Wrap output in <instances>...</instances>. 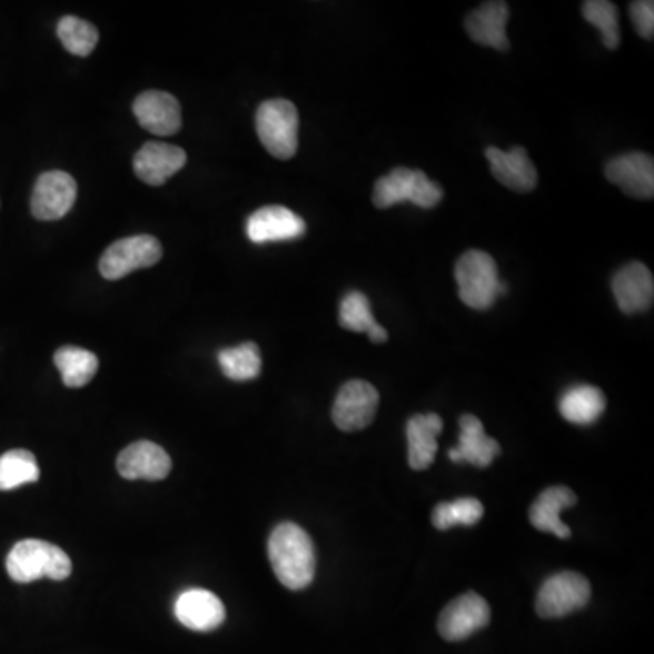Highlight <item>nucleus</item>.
I'll return each instance as SVG.
<instances>
[{
    "label": "nucleus",
    "mask_w": 654,
    "mask_h": 654,
    "mask_svg": "<svg viewBox=\"0 0 654 654\" xmlns=\"http://www.w3.org/2000/svg\"><path fill=\"white\" fill-rule=\"evenodd\" d=\"M269 562L278 582L288 589H306L315 578V545L303 527L284 522L272 529L268 542Z\"/></svg>",
    "instance_id": "f257e3e1"
},
{
    "label": "nucleus",
    "mask_w": 654,
    "mask_h": 654,
    "mask_svg": "<svg viewBox=\"0 0 654 654\" xmlns=\"http://www.w3.org/2000/svg\"><path fill=\"white\" fill-rule=\"evenodd\" d=\"M11 581L31 584L40 578L66 581L71 575L70 556L54 544L44 541H22L13 545L6 558Z\"/></svg>",
    "instance_id": "f03ea898"
},
{
    "label": "nucleus",
    "mask_w": 654,
    "mask_h": 654,
    "mask_svg": "<svg viewBox=\"0 0 654 654\" xmlns=\"http://www.w3.org/2000/svg\"><path fill=\"white\" fill-rule=\"evenodd\" d=\"M455 278L462 303L476 311H486L496 298L507 293V284L498 277L495 258L478 249L466 251L458 258Z\"/></svg>",
    "instance_id": "7ed1b4c3"
},
{
    "label": "nucleus",
    "mask_w": 654,
    "mask_h": 654,
    "mask_svg": "<svg viewBox=\"0 0 654 654\" xmlns=\"http://www.w3.org/2000/svg\"><path fill=\"white\" fill-rule=\"evenodd\" d=\"M444 191L435 180L429 179L418 169H393L392 174L382 177L373 189V204L378 209H387L400 202H413L418 208L432 209L440 204Z\"/></svg>",
    "instance_id": "20e7f679"
},
{
    "label": "nucleus",
    "mask_w": 654,
    "mask_h": 654,
    "mask_svg": "<svg viewBox=\"0 0 654 654\" xmlns=\"http://www.w3.org/2000/svg\"><path fill=\"white\" fill-rule=\"evenodd\" d=\"M255 125L258 139L275 159L295 157L298 149V111L293 102L286 99L266 100L258 106Z\"/></svg>",
    "instance_id": "39448f33"
},
{
    "label": "nucleus",
    "mask_w": 654,
    "mask_h": 654,
    "mask_svg": "<svg viewBox=\"0 0 654 654\" xmlns=\"http://www.w3.org/2000/svg\"><path fill=\"white\" fill-rule=\"evenodd\" d=\"M162 258V246L151 235L120 238L100 257V275L106 280H119L137 269L151 268Z\"/></svg>",
    "instance_id": "423d86ee"
},
{
    "label": "nucleus",
    "mask_w": 654,
    "mask_h": 654,
    "mask_svg": "<svg viewBox=\"0 0 654 654\" xmlns=\"http://www.w3.org/2000/svg\"><path fill=\"white\" fill-rule=\"evenodd\" d=\"M591 598V584L578 573H558L542 584L536 596V613L542 618H562L582 610Z\"/></svg>",
    "instance_id": "0eeeda50"
},
{
    "label": "nucleus",
    "mask_w": 654,
    "mask_h": 654,
    "mask_svg": "<svg viewBox=\"0 0 654 654\" xmlns=\"http://www.w3.org/2000/svg\"><path fill=\"white\" fill-rule=\"evenodd\" d=\"M378 402L380 395L369 382H346L333 404V422L343 432H360L375 420Z\"/></svg>",
    "instance_id": "6e6552de"
},
{
    "label": "nucleus",
    "mask_w": 654,
    "mask_h": 654,
    "mask_svg": "<svg viewBox=\"0 0 654 654\" xmlns=\"http://www.w3.org/2000/svg\"><path fill=\"white\" fill-rule=\"evenodd\" d=\"M489 620L490 610L486 600L476 593H466L444 607L438 618V633L447 642H460L484 630Z\"/></svg>",
    "instance_id": "1a4fd4ad"
},
{
    "label": "nucleus",
    "mask_w": 654,
    "mask_h": 654,
    "mask_svg": "<svg viewBox=\"0 0 654 654\" xmlns=\"http://www.w3.org/2000/svg\"><path fill=\"white\" fill-rule=\"evenodd\" d=\"M77 200V182L66 171H46L37 179L31 195V214L39 220L66 217Z\"/></svg>",
    "instance_id": "9d476101"
},
{
    "label": "nucleus",
    "mask_w": 654,
    "mask_h": 654,
    "mask_svg": "<svg viewBox=\"0 0 654 654\" xmlns=\"http://www.w3.org/2000/svg\"><path fill=\"white\" fill-rule=\"evenodd\" d=\"M605 177L633 199H653L654 160L650 155L640 151L620 155L605 166Z\"/></svg>",
    "instance_id": "9b49d317"
},
{
    "label": "nucleus",
    "mask_w": 654,
    "mask_h": 654,
    "mask_svg": "<svg viewBox=\"0 0 654 654\" xmlns=\"http://www.w3.org/2000/svg\"><path fill=\"white\" fill-rule=\"evenodd\" d=\"M246 234L254 244L286 242L303 237L306 222L284 206H266L248 218Z\"/></svg>",
    "instance_id": "f8f14e48"
},
{
    "label": "nucleus",
    "mask_w": 654,
    "mask_h": 654,
    "mask_svg": "<svg viewBox=\"0 0 654 654\" xmlns=\"http://www.w3.org/2000/svg\"><path fill=\"white\" fill-rule=\"evenodd\" d=\"M611 288L618 308L625 315H635L653 306L654 278L645 264H625L624 268L615 272Z\"/></svg>",
    "instance_id": "ddd939ff"
},
{
    "label": "nucleus",
    "mask_w": 654,
    "mask_h": 654,
    "mask_svg": "<svg viewBox=\"0 0 654 654\" xmlns=\"http://www.w3.org/2000/svg\"><path fill=\"white\" fill-rule=\"evenodd\" d=\"M133 113L139 125L149 133L169 137L182 128L179 100L166 91H145L133 102Z\"/></svg>",
    "instance_id": "4468645a"
},
{
    "label": "nucleus",
    "mask_w": 654,
    "mask_h": 654,
    "mask_svg": "<svg viewBox=\"0 0 654 654\" xmlns=\"http://www.w3.org/2000/svg\"><path fill=\"white\" fill-rule=\"evenodd\" d=\"M117 469L126 480H164L171 472V458L153 442H135L120 453Z\"/></svg>",
    "instance_id": "2eb2a0df"
},
{
    "label": "nucleus",
    "mask_w": 654,
    "mask_h": 654,
    "mask_svg": "<svg viewBox=\"0 0 654 654\" xmlns=\"http://www.w3.org/2000/svg\"><path fill=\"white\" fill-rule=\"evenodd\" d=\"M175 616L184 627L208 633L224 624L226 607L211 591L188 589L175 602Z\"/></svg>",
    "instance_id": "dca6fc26"
},
{
    "label": "nucleus",
    "mask_w": 654,
    "mask_h": 654,
    "mask_svg": "<svg viewBox=\"0 0 654 654\" xmlns=\"http://www.w3.org/2000/svg\"><path fill=\"white\" fill-rule=\"evenodd\" d=\"M186 151L166 142H148L133 159L135 175L148 186H162L186 166Z\"/></svg>",
    "instance_id": "f3484780"
},
{
    "label": "nucleus",
    "mask_w": 654,
    "mask_h": 654,
    "mask_svg": "<svg viewBox=\"0 0 654 654\" xmlns=\"http://www.w3.org/2000/svg\"><path fill=\"white\" fill-rule=\"evenodd\" d=\"M486 159L489 160L490 171L495 175L498 182L504 184L506 188L527 194L531 189L536 188L538 184V174L535 166L527 157L524 148H513L511 151H502L498 148L486 149Z\"/></svg>",
    "instance_id": "a211bd4d"
},
{
    "label": "nucleus",
    "mask_w": 654,
    "mask_h": 654,
    "mask_svg": "<svg viewBox=\"0 0 654 654\" xmlns=\"http://www.w3.org/2000/svg\"><path fill=\"white\" fill-rule=\"evenodd\" d=\"M509 20V6L502 0L484 2L476 8L466 19L467 36L473 42L482 46H489L498 51L509 50L506 26Z\"/></svg>",
    "instance_id": "6ab92c4d"
},
{
    "label": "nucleus",
    "mask_w": 654,
    "mask_h": 654,
    "mask_svg": "<svg viewBox=\"0 0 654 654\" xmlns=\"http://www.w3.org/2000/svg\"><path fill=\"white\" fill-rule=\"evenodd\" d=\"M496 455H501L498 442L484 433V426L478 418L464 415L460 418V442L458 447L449 452V460L455 464L467 462L472 466L487 467L493 464Z\"/></svg>",
    "instance_id": "aec40b11"
},
{
    "label": "nucleus",
    "mask_w": 654,
    "mask_h": 654,
    "mask_svg": "<svg viewBox=\"0 0 654 654\" xmlns=\"http://www.w3.org/2000/svg\"><path fill=\"white\" fill-rule=\"evenodd\" d=\"M576 504V495L569 487L553 486L536 498L529 509V521L542 533H553L558 538H569L571 529L562 522V511Z\"/></svg>",
    "instance_id": "412c9836"
},
{
    "label": "nucleus",
    "mask_w": 654,
    "mask_h": 654,
    "mask_svg": "<svg viewBox=\"0 0 654 654\" xmlns=\"http://www.w3.org/2000/svg\"><path fill=\"white\" fill-rule=\"evenodd\" d=\"M444 429L442 418L436 413L429 415H415L407 422V452H409V466L417 472H424L435 462L438 452V435Z\"/></svg>",
    "instance_id": "4be33fe9"
},
{
    "label": "nucleus",
    "mask_w": 654,
    "mask_h": 654,
    "mask_svg": "<svg viewBox=\"0 0 654 654\" xmlns=\"http://www.w3.org/2000/svg\"><path fill=\"white\" fill-rule=\"evenodd\" d=\"M562 417L576 426H589L602 417L605 412V395L598 387L573 386L562 395L558 402Z\"/></svg>",
    "instance_id": "5701e85b"
},
{
    "label": "nucleus",
    "mask_w": 654,
    "mask_h": 654,
    "mask_svg": "<svg viewBox=\"0 0 654 654\" xmlns=\"http://www.w3.org/2000/svg\"><path fill=\"white\" fill-rule=\"evenodd\" d=\"M338 323L347 331L366 333L373 343L380 344L387 340V331L373 317L371 304L363 291H349L344 295Z\"/></svg>",
    "instance_id": "b1692460"
},
{
    "label": "nucleus",
    "mask_w": 654,
    "mask_h": 654,
    "mask_svg": "<svg viewBox=\"0 0 654 654\" xmlns=\"http://www.w3.org/2000/svg\"><path fill=\"white\" fill-rule=\"evenodd\" d=\"M53 360L62 382L73 389L90 384L99 371L97 355L82 347L62 346L54 353Z\"/></svg>",
    "instance_id": "393cba45"
},
{
    "label": "nucleus",
    "mask_w": 654,
    "mask_h": 654,
    "mask_svg": "<svg viewBox=\"0 0 654 654\" xmlns=\"http://www.w3.org/2000/svg\"><path fill=\"white\" fill-rule=\"evenodd\" d=\"M218 364L229 380L248 382L260 375L262 357L257 344L246 343L218 353Z\"/></svg>",
    "instance_id": "a878e982"
},
{
    "label": "nucleus",
    "mask_w": 654,
    "mask_h": 654,
    "mask_svg": "<svg viewBox=\"0 0 654 654\" xmlns=\"http://www.w3.org/2000/svg\"><path fill=\"white\" fill-rule=\"evenodd\" d=\"M40 469L33 453L11 449L0 456V490L17 489L39 480Z\"/></svg>",
    "instance_id": "bb28decb"
},
{
    "label": "nucleus",
    "mask_w": 654,
    "mask_h": 654,
    "mask_svg": "<svg viewBox=\"0 0 654 654\" xmlns=\"http://www.w3.org/2000/svg\"><path fill=\"white\" fill-rule=\"evenodd\" d=\"M57 36L66 50L77 57H88L99 44V30L79 17H62L57 24Z\"/></svg>",
    "instance_id": "cd10ccee"
},
{
    "label": "nucleus",
    "mask_w": 654,
    "mask_h": 654,
    "mask_svg": "<svg viewBox=\"0 0 654 654\" xmlns=\"http://www.w3.org/2000/svg\"><path fill=\"white\" fill-rule=\"evenodd\" d=\"M484 516V506L476 498H458L442 502L433 509L432 522L436 529L447 531L453 526H475Z\"/></svg>",
    "instance_id": "c85d7f7f"
},
{
    "label": "nucleus",
    "mask_w": 654,
    "mask_h": 654,
    "mask_svg": "<svg viewBox=\"0 0 654 654\" xmlns=\"http://www.w3.org/2000/svg\"><path fill=\"white\" fill-rule=\"evenodd\" d=\"M585 20L598 28L605 48L616 50L620 46L618 11L610 0H587L582 6Z\"/></svg>",
    "instance_id": "c756f323"
},
{
    "label": "nucleus",
    "mask_w": 654,
    "mask_h": 654,
    "mask_svg": "<svg viewBox=\"0 0 654 654\" xmlns=\"http://www.w3.org/2000/svg\"><path fill=\"white\" fill-rule=\"evenodd\" d=\"M631 20L635 22L636 31L645 40H653L654 36V2L636 0L630 4Z\"/></svg>",
    "instance_id": "7c9ffc66"
}]
</instances>
